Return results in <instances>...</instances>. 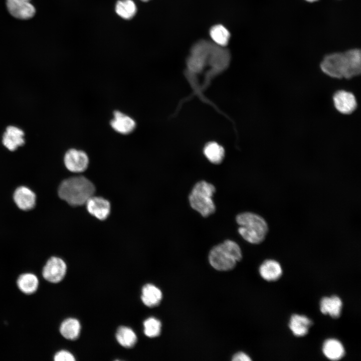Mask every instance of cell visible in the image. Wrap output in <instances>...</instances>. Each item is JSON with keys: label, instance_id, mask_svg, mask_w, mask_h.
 I'll return each mask as SVG.
<instances>
[{"label": "cell", "instance_id": "8", "mask_svg": "<svg viewBox=\"0 0 361 361\" xmlns=\"http://www.w3.org/2000/svg\"><path fill=\"white\" fill-rule=\"evenodd\" d=\"M333 102L336 110L343 114H350L357 108V101L354 94L349 91L340 90L335 92Z\"/></svg>", "mask_w": 361, "mask_h": 361}, {"label": "cell", "instance_id": "24", "mask_svg": "<svg viewBox=\"0 0 361 361\" xmlns=\"http://www.w3.org/2000/svg\"><path fill=\"white\" fill-rule=\"evenodd\" d=\"M115 12L121 18L130 20L136 14L137 7L132 0H119L115 5Z\"/></svg>", "mask_w": 361, "mask_h": 361}, {"label": "cell", "instance_id": "2", "mask_svg": "<svg viewBox=\"0 0 361 361\" xmlns=\"http://www.w3.org/2000/svg\"><path fill=\"white\" fill-rule=\"evenodd\" d=\"M95 188L92 183L83 176L71 177L64 180L58 189L59 197L71 206L86 204L93 196Z\"/></svg>", "mask_w": 361, "mask_h": 361}, {"label": "cell", "instance_id": "1", "mask_svg": "<svg viewBox=\"0 0 361 361\" xmlns=\"http://www.w3.org/2000/svg\"><path fill=\"white\" fill-rule=\"evenodd\" d=\"M320 67L324 73L331 78H352L360 73V52L352 50L328 55L324 58Z\"/></svg>", "mask_w": 361, "mask_h": 361}, {"label": "cell", "instance_id": "7", "mask_svg": "<svg viewBox=\"0 0 361 361\" xmlns=\"http://www.w3.org/2000/svg\"><path fill=\"white\" fill-rule=\"evenodd\" d=\"M64 163L69 171L81 172L87 169L89 164V158L84 151L72 148L65 153Z\"/></svg>", "mask_w": 361, "mask_h": 361}, {"label": "cell", "instance_id": "19", "mask_svg": "<svg viewBox=\"0 0 361 361\" xmlns=\"http://www.w3.org/2000/svg\"><path fill=\"white\" fill-rule=\"evenodd\" d=\"M17 286L24 293L31 294L36 291L39 286L37 277L31 273L21 275L17 279Z\"/></svg>", "mask_w": 361, "mask_h": 361}, {"label": "cell", "instance_id": "18", "mask_svg": "<svg viewBox=\"0 0 361 361\" xmlns=\"http://www.w3.org/2000/svg\"><path fill=\"white\" fill-rule=\"evenodd\" d=\"M312 324L311 320L306 316L293 314L290 319L289 326L294 335L303 336L308 333Z\"/></svg>", "mask_w": 361, "mask_h": 361}, {"label": "cell", "instance_id": "3", "mask_svg": "<svg viewBox=\"0 0 361 361\" xmlns=\"http://www.w3.org/2000/svg\"><path fill=\"white\" fill-rule=\"evenodd\" d=\"M242 257L240 246L234 241L227 240L214 246L210 251L209 260L211 266L219 271L233 269Z\"/></svg>", "mask_w": 361, "mask_h": 361}, {"label": "cell", "instance_id": "13", "mask_svg": "<svg viewBox=\"0 0 361 361\" xmlns=\"http://www.w3.org/2000/svg\"><path fill=\"white\" fill-rule=\"evenodd\" d=\"M114 118L110 125L117 132L128 134L132 132L136 127V122L130 117L119 111L114 112Z\"/></svg>", "mask_w": 361, "mask_h": 361}, {"label": "cell", "instance_id": "6", "mask_svg": "<svg viewBox=\"0 0 361 361\" xmlns=\"http://www.w3.org/2000/svg\"><path fill=\"white\" fill-rule=\"evenodd\" d=\"M67 266L63 259L58 257H52L44 266L42 275L48 282L57 283L64 278Z\"/></svg>", "mask_w": 361, "mask_h": 361}, {"label": "cell", "instance_id": "22", "mask_svg": "<svg viewBox=\"0 0 361 361\" xmlns=\"http://www.w3.org/2000/svg\"><path fill=\"white\" fill-rule=\"evenodd\" d=\"M116 338L119 343L125 348L132 347L137 342V336L133 330L124 326L117 329Z\"/></svg>", "mask_w": 361, "mask_h": 361}, {"label": "cell", "instance_id": "12", "mask_svg": "<svg viewBox=\"0 0 361 361\" xmlns=\"http://www.w3.org/2000/svg\"><path fill=\"white\" fill-rule=\"evenodd\" d=\"M36 195L29 188L22 186L18 188L14 194V200L21 210L28 211L33 209L36 204Z\"/></svg>", "mask_w": 361, "mask_h": 361}, {"label": "cell", "instance_id": "9", "mask_svg": "<svg viewBox=\"0 0 361 361\" xmlns=\"http://www.w3.org/2000/svg\"><path fill=\"white\" fill-rule=\"evenodd\" d=\"M31 0H6L8 10L13 17L19 19H29L36 13Z\"/></svg>", "mask_w": 361, "mask_h": 361}, {"label": "cell", "instance_id": "28", "mask_svg": "<svg viewBox=\"0 0 361 361\" xmlns=\"http://www.w3.org/2000/svg\"><path fill=\"white\" fill-rule=\"evenodd\" d=\"M140 1H142V2H148V1H150V0H140Z\"/></svg>", "mask_w": 361, "mask_h": 361}, {"label": "cell", "instance_id": "11", "mask_svg": "<svg viewBox=\"0 0 361 361\" xmlns=\"http://www.w3.org/2000/svg\"><path fill=\"white\" fill-rule=\"evenodd\" d=\"M24 135V131L20 128L9 126L3 136V144L10 151H14L25 144Z\"/></svg>", "mask_w": 361, "mask_h": 361}, {"label": "cell", "instance_id": "15", "mask_svg": "<svg viewBox=\"0 0 361 361\" xmlns=\"http://www.w3.org/2000/svg\"><path fill=\"white\" fill-rule=\"evenodd\" d=\"M141 299L146 306L149 307H155L160 303L162 293L155 285L146 284L142 288Z\"/></svg>", "mask_w": 361, "mask_h": 361}, {"label": "cell", "instance_id": "5", "mask_svg": "<svg viewBox=\"0 0 361 361\" xmlns=\"http://www.w3.org/2000/svg\"><path fill=\"white\" fill-rule=\"evenodd\" d=\"M216 188L213 184L205 180L198 182L195 185L189 196L191 207L203 217H209L216 211V206L213 200Z\"/></svg>", "mask_w": 361, "mask_h": 361}, {"label": "cell", "instance_id": "23", "mask_svg": "<svg viewBox=\"0 0 361 361\" xmlns=\"http://www.w3.org/2000/svg\"><path fill=\"white\" fill-rule=\"evenodd\" d=\"M209 33L213 42L216 45L225 47L228 44L230 33L222 25L213 26L210 29Z\"/></svg>", "mask_w": 361, "mask_h": 361}, {"label": "cell", "instance_id": "25", "mask_svg": "<svg viewBox=\"0 0 361 361\" xmlns=\"http://www.w3.org/2000/svg\"><path fill=\"white\" fill-rule=\"evenodd\" d=\"M161 322L154 317H149L143 322L144 333L149 337L159 335L161 332Z\"/></svg>", "mask_w": 361, "mask_h": 361}, {"label": "cell", "instance_id": "4", "mask_svg": "<svg viewBox=\"0 0 361 361\" xmlns=\"http://www.w3.org/2000/svg\"><path fill=\"white\" fill-rule=\"evenodd\" d=\"M238 232L248 242L257 244L264 241L268 231L267 222L261 216L251 212H243L236 217Z\"/></svg>", "mask_w": 361, "mask_h": 361}, {"label": "cell", "instance_id": "10", "mask_svg": "<svg viewBox=\"0 0 361 361\" xmlns=\"http://www.w3.org/2000/svg\"><path fill=\"white\" fill-rule=\"evenodd\" d=\"M86 205L89 214L100 220H105L110 214V204L103 198L92 196L87 200Z\"/></svg>", "mask_w": 361, "mask_h": 361}, {"label": "cell", "instance_id": "16", "mask_svg": "<svg viewBox=\"0 0 361 361\" xmlns=\"http://www.w3.org/2000/svg\"><path fill=\"white\" fill-rule=\"evenodd\" d=\"M342 303L341 300L337 296L330 297H324L320 301V311L323 314H329L333 318L340 316Z\"/></svg>", "mask_w": 361, "mask_h": 361}, {"label": "cell", "instance_id": "26", "mask_svg": "<svg viewBox=\"0 0 361 361\" xmlns=\"http://www.w3.org/2000/svg\"><path fill=\"white\" fill-rule=\"evenodd\" d=\"M54 359L55 361H74L75 360L72 353L64 350L57 352L54 355Z\"/></svg>", "mask_w": 361, "mask_h": 361}, {"label": "cell", "instance_id": "14", "mask_svg": "<svg viewBox=\"0 0 361 361\" xmlns=\"http://www.w3.org/2000/svg\"><path fill=\"white\" fill-rule=\"evenodd\" d=\"M261 276L268 281H275L282 275V270L280 264L274 260H267L263 262L259 268Z\"/></svg>", "mask_w": 361, "mask_h": 361}, {"label": "cell", "instance_id": "20", "mask_svg": "<svg viewBox=\"0 0 361 361\" xmlns=\"http://www.w3.org/2000/svg\"><path fill=\"white\" fill-rule=\"evenodd\" d=\"M80 330L79 321L73 318H69L64 320L60 327L62 335L69 340L76 339L79 336Z\"/></svg>", "mask_w": 361, "mask_h": 361}, {"label": "cell", "instance_id": "29", "mask_svg": "<svg viewBox=\"0 0 361 361\" xmlns=\"http://www.w3.org/2000/svg\"><path fill=\"white\" fill-rule=\"evenodd\" d=\"M306 1H309V2H313V1H316V0H306Z\"/></svg>", "mask_w": 361, "mask_h": 361}, {"label": "cell", "instance_id": "21", "mask_svg": "<svg viewBox=\"0 0 361 361\" xmlns=\"http://www.w3.org/2000/svg\"><path fill=\"white\" fill-rule=\"evenodd\" d=\"M204 153L212 163L218 164L222 162L225 156L224 148L215 142L208 143L204 148Z\"/></svg>", "mask_w": 361, "mask_h": 361}, {"label": "cell", "instance_id": "27", "mask_svg": "<svg viewBox=\"0 0 361 361\" xmlns=\"http://www.w3.org/2000/svg\"><path fill=\"white\" fill-rule=\"evenodd\" d=\"M232 360L233 361H250L251 360L250 357L245 353L239 352L236 353L233 356Z\"/></svg>", "mask_w": 361, "mask_h": 361}, {"label": "cell", "instance_id": "17", "mask_svg": "<svg viewBox=\"0 0 361 361\" xmlns=\"http://www.w3.org/2000/svg\"><path fill=\"white\" fill-rule=\"evenodd\" d=\"M322 351L324 355L332 360L341 359L344 355V348L338 340L330 338L326 340L323 344Z\"/></svg>", "mask_w": 361, "mask_h": 361}]
</instances>
